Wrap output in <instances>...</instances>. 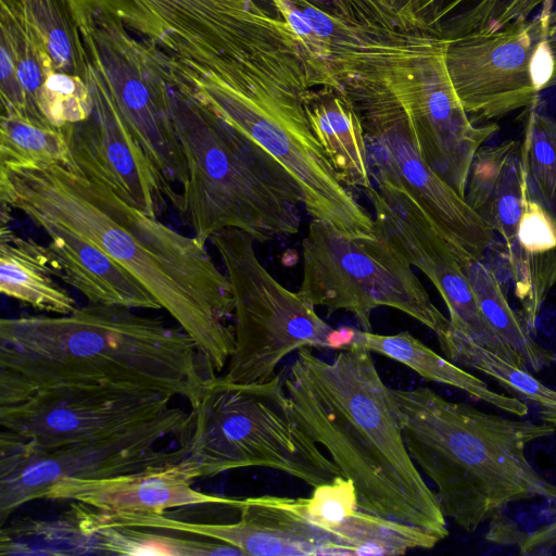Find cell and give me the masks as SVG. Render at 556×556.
<instances>
[{
  "label": "cell",
  "mask_w": 556,
  "mask_h": 556,
  "mask_svg": "<svg viewBox=\"0 0 556 556\" xmlns=\"http://www.w3.org/2000/svg\"><path fill=\"white\" fill-rule=\"evenodd\" d=\"M0 202L98 245L154 296L215 374L227 366L235 346L233 300L206 244L62 165L0 166Z\"/></svg>",
  "instance_id": "6da1fadb"
},
{
  "label": "cell",
  "mask_w": 556,
  "mask_h": 556,
  "mask_svg": "<svg viewBox=\"0 0 556 556\" xmlns=\"http://www.w3.org/2000/svg\"><path fill=\"white\" fill-rule=\"evenodd\" d=\"M216 374L180 328L88 303L67 315L0 320V395L84 387L152 391L194 407Z\"/></svg>",
  "instance_id": "7a4b0ae2"
},
{
  "label": "cell",
  "mask_w": 556,
  "mask_h": 556,
  "mask_svg": "<svg viewBox=\"0 0 556 556\" xmlns=\"http://www.w3.org/2000/svg\"><path fill=\"white\" fill-rule=\"evenodd\" d=\"M368 350L353 345L332 361L296 352L283 379L301 422L355 486L361 509L443 541L446 517L405 445L389 388Z\"/></svg>",
  "instance_id": "3957f363"
},
{
  "label": "cell",
  "mask_w": 556,
  "mask_h": 556,
  "mask_svg": "<svg viewBox=\"0 0 556 556\" xmlns=\"http://www.w3.org/2000/svg\"><path fill=\"white\" fill-rule=\"evenodd\" d=\"M407 451L437 488L444 516L473 532L509 504L556 503V484L530 464L526 448L556 429L450 401L428 387L391 389Z\"/></svg>",
  "instance_id": "277c9868"
},
{
  "label": "cell",
  "mask_w": 556,
  "mask_h": 556,
  "mask_svg": "<svg viewBox=\"0 0 556 556\" xmlns=\"http://www.w3.org/2000/svg\"><path fill=\"white\" fill-rule=\"evenodd\" d=\"M101 14L191 70L252 97L305 88L311 60L281 17L254 0H64Z\"/></svg>",
  "instance_id": "5b68a950"
},
{
  "label": "cell",
  "mask_w": 556,
  "mask_h": 556,
  "mask_svg": "<svg viewBox=\"0 0 556 556\" xmlns=\"http://www.w3.org/2000/svg\"><path fill=\"white\" fill-rule=\"evenodd\" d=\"M173 93L175 130L187 166L178 210L206 244L238 229L265 242L296 235L304 195L295 178L262 146L192 93L179 68Z\"/></svg>",
  "instance_id": "8992f818"
},
{
  "label": "cell",
  "mask_w": 556,
  "mask_h": 556,
  "mask_svg": "<svg viewBox=\"0 0 556 556\" xmlns=\"http://www.w3.org/2000/svg\"><path fill=\"white\" fill-rule=\"evenodd\" d=\"M180 460L190 476L265 467L312 488L342 476L296 415L283 379L236 384L212 379L197 405Z\"/></svg>",
  "instance_id": "52a82bcc"
},
{
  "label": "cell",
  "mask_w": 556,
  "mask_h": 556,
  "mask_svg": "<svg viewBox=\"0 0 556 556\" xmlns=\"http://www.w3.org/2000/svg\"><path fill=\"white\" fill-rule=\"evenodd\" d=\"M230 283L235 346L220 376L236 384L261 383L304 348L342 351L353 346L356 329L333 328L298 292L278 282L258 260L249 233L238 229L211 239Z\"/></svg>",
  "instance_id": "ba28073f"
},
{
  "label": "cell",
  "mask_w": 556,
  "mask_h": 556,
  "mask_svg": "<svg viewBox=\"0 0 556 556\" xmlns=\"http://www.w3.org/2000/svg\"><path fill=\"white\" fill-rule=\"evenodd\" d=\"M303 277L298 293L314 307L345 311L371 331V314L391 307L437 336L450 320L434 305L412 265L376 235L349 236L312 219L302 240Z\"/></svg>",
  "instance_id": "9c48e42d"
},
{
  "label": "cell",
  "mask_w": 556,
  "mask_h": 556,
  "mask_svg": "<svg viewBox=\"0 0 556 556\" xmlns=\"http://www.w3.org/2000/svg\"><path fill=\"white\" fill-rule=\"evenodd\" d=\"M193 96L270 153L295 178L312 219L349 236L374 233L372 215L338 178L302 100L254 99L178 62Z\"/></svg>",
  "instance_id": "30bf717a"
},
{
  "label": "cell",
  "mask_w": 556,
  "mask_h": 556,
  "mask_svg": "<svg viewBox=\"0 0 556 556\" xmlns=\"http://www.w3.org/2000/svg\"><path fill=\"white\" fill-rule=\"evenodd\" d=\"M71 17L85 63L103 83L165 181L182 186L187 166L172 112L178 81L174 59L111 17L84 13Z\"/></svg>",
  "instance_id": "8fae6325"
},
{
  "label": "cell",
  "mask_w": 556,
  "mask_h": 556,
  "mask_svg": "<svg viewBox=\"0 0 556 556\" xmlns=\"http://www.w3.org/2000/svg\"><path fill=\"white\" fill-rule=\"evenodd\" d=\"M192 421L193 412L172 406L128 431L58 447H38L1 430L0 525L23 505L45 498L48 490L63 479L102 478L182 459V445L173 451L157 445L188 434Z\"/></svg>",
  "instance_id": "7c38bea8"
},
{
  "label": "cell",
  "mask_w": 556,
  "mask_h": 556,
  "mask_svg": "<svg viewBox=\"0 0 556 556\" xmlns=\"http://www.w3.org/2000/svg\"><path fill=\"white\" fill-rule=\"evenodd\" d=\"M357 111L377 187L407 194L464 256L482 260L494 239L489 224L420 155L408 121L382 84L344 90Z\"/></svg>",
  "instance_id": "4fadbf2b"
},
{
  "label": "cell",
  "mask_w": 556,
  "mask_h": 556,
  "mask_svg": "<svg viewBox=\"0 0 556 556\" xmlns=\"http://www.w3.org/2000/svg\"><path fill=\"white\" fill-rule=\"evenodd\" d=\"M446 46L442 40L382 84L406 115L425 162L465 198L473 156L500 128L477 124L463 108L447 73Z\"/></svg>",
  "instance_id": "5bb4252c"
},
{
  "label": "cell",
  "mask_w": 556,
  "mask_h": 556,
  "mask_svg": "<svg viewBox=\"0 0 556 556\" xmlns=\"http://www.w3.org/2000/svg\"><path fill=\"white\" fill-rule=\"evenodd\" d=\"M172 399L109 388L25 390L0 406V426L35 446L58 447L134 429L165 413Z\"/></svg>",
  "instance_id": "9a60e30c"
},
{
  "label": "cell",
  "mask_w": 556,
  "mask_h": 556,
  "mask_svg": "<svg viewBox=\"0 0 556 556\" xmlns=\"http://www.w3.org/2000/svg\"><path fill=\"white\" fill-rule=\"evenodd\" d=\"M551 10L489 35L447 41V73L465 111L477 122L532 108L541 93L533 61Z\"/></svg>",
  "instance_id": "2e32d148"
},
{
  "label": "cell",
  "mask_w": 556,
  "mask_h": 556,
  "mask_svg": "<svg viewBox=\"0 0 556 556\" xmlns=\"http://www.w3.org/2000/svg\"><path fill=\"white\" fill-rule=\"evenodd\" d=\"M84 79L92 96L90 117L63 127L75 167L86 177L110 188L127 204L159 217L166 201L176 206L174 191L117 110L108 89L85 63Z\"/></svg>",
  "instance_id": "e0dca14e"
},
{
  "label": "cell",
  "mask_w": 556,
  "mask_h": 556,
  "mask_svg": "<svg viewBox=\"0 0 556 556\" xmlns=\"http://www.w3.org/2000/svg\"><path fill=\"white\" fill-rule=\"evenodd\" d=\"M239 520L230 523L190 522L165 515H147L146 528L211 539L237 547L243 555H348L340 539L311 516L306 497L277 495L241 500Z\"/></svg>",
  "instance_id": "ac0fdd59"
},
{
  "label": "cell",
  "mask_w": 556,
  "mask_h": 556,
  "mask_svg": "<svg viewBox=\"0 0 556 556\" xmlns=\"http://www.w3.org/2000/svg\"><path fill=\"white\" fill-rule=\"evenodd\" d=\"M363 192L374 210V232L430 280L450 317L473 318L479 305L462 267L470 257L460 254L404 192L374 186Z\"/></svg>",
  "instance_id": "d6986e66"
},
{
  "label": "cell",
  "mask_w": 556,
  "mask_h": 556,
  "mask_svg": "<svg viewBox=\"0 0 556 556\" xmlns=\"http://www.w3.org/2000/svg\"><path fill=\"white\" fill-rule=\"evenodd\" d=\"M180 460L102 478L63 479L45 498L78 502L114 514L163 515L170 508L203 504L239 508L241 500L193 489L194 479Z\"/></svg>",
  "instance_id": "ffe728a7"
},
{
  "label": "cell",
  "mask_w": 556,
  "mask_h": 556,
  "mask_svg": "<svg viewBox=\"0 0 556 556\" xmlns=\"http://www.w3.org/2000/svg\"><path fill=\"white\" fill-rule=\"evenodd\" d=\"M49 238L54 271L88 302L132 309H161L154 296L98 245L52 222H33Z\"/></svg>",
  "instance_id": "44dd1931"
},
{
  "label": "cell",
  "mask_w": 556,
  "mask_h": 556,
  "mask_svg": "<svg viewBox=\"0 0 556 556\" xmlns=\"http://www.w3.org/2000/svg\"><path fill=\"white\" fill-rule=\"evenodd\" d=\"M506 258L520 316L533 332L545 299L556 285V218L529 193L526 175L522 212Z\"/></svg>",
  "instance_id": "7402d4cb"
},
{
  "label": "cell",
  "mask_w": 556,
  "mask_h": 556,
  "mask_svg": "<svg viewBox=\"0 0 556 556\" xmlns=\"http://www.w3.org/2000/svg\"><path fill=\"white\" fill-rule=\"evenodd\" d=\"M0 4L1 113L49 125L40 117L37 101L48 74L55 71L52 60L13 1Z\"/></svg>",
  "instance_id": "603a6c76"
},
{
  "label": "cell",
  "mask_w": 556,
  "mask_h": 556,
  "mask_svg": "<svg viewBox=\"0 0 556 556\" xmlns=\"http://www.w3.org/2000/svg\"><path fill=\"white\" fill-rule=\"evenodd\" d=\"M553 0H397L410 27L452 41L525 22Z\"/></svg>",
  "instance_id": "cb8c5ba5"
},
{
  "label": "cell",
  "mask_w": 556,
  "mask_h": 556,
  "mask_svg": "<svg viewBox=\"0 0 556 556\" xmlns=\"http://www.w3.org/2000/svg\"><path fill=\"white\" fill-rule=\"evenodd\" d=\"M309 126L340 181L362 191L374 186L362 119L339 90L318 89L304 103Z\"/></svg>",
  "instance_id": "d4e9b609"
},
{
  "label": "cell",
  "mask_w": 556,
  "mask_h": 556,
  "mask_svg": "<svg viewBox=\"0 0 556 556\" xmlns=\"http://www.w3.org/2000/svg\"><path fill=\"white\" fill-rule=\"evenodd\" d=\"M56 279L47 245L18 236L10 223H0L1 293L39 312L71 314L77 302Z\"/></svg>",
  "instance_id": "484cf974"
},
{
  "label": "cell",
  "mask_w": 556,
  "mask_h": 556,
  "mask_svg": "<svg viewBox=\"0 0 556 556\" xmlns=\"http://www.w3.org/2000/svg\"><path fill=\"white\" fill-rule=\"evenodd\" d=\"M353 345L391 358L427 380L458 389L517 417H525L529 413L525 401L494 391L485 381L441 356L407 331L379 334L356 329Z\"/></svg>",
  "instance_id": "4316f807"
},
{
  "label": "cell",
  "mask_w": 556,
  "mask_h": 556,
  "mask_svg": "<svg viewBox=\"0 0 556 556\" xmlns=\"http://www.w3.org/2000/svg\"><path fill=\"white\" fill-rule=\"evenodd\" d=\"M437 338L447 359L489 376L522 401L531 403L540 419L556 429V390L545 386L531 371L506 362L450 326Z\"/></svg>",
  "instance_id": "83f0119b"
},
{
  "label": "cell",
  "mask_w": 556,
  "mask_h": 556,
  "mask_svg": "<svg viewBox=\"0 0 556 556\" xmlns=\"http://www.w3.org/2000/svg\"><path fill=\"white\" fill-rule=\"evenodd\" d=\"M462 267L484 318L526 369L538 372L555 363L556 355L534 341L520 314L513 309L494 271L475 258L464 261Z\"/></svg>",
  "instance_id": "f1b7e54d"
},
{
  "label": "cell",
  "mask_w": 556,
  "mask_h": 556,
  "mask_svg": "<svg viewBox=\"0 0 556 556\" xmlns=\"http://www.w3.org/2000/svg\"><path fill=\"white\" fill-rule=\"evenodd\" d=\"M79 518V517H78ZM80 525V522H79ZM94 554L210 556L243 555L240 549L218 541L175 536L128 526L85 527Z\"/></svg>",
  "instance_id": "f546056e"
},
{
  "label": "cell",
  "mask_w": 556,
  "mask_h": 556,
  "mask_svg": "<svg viewBox=\"0 0 556 556\" xmlns=\"http://www.w3.org/2000/svg\"><path fill=\"white\" fill-rule=\"evenodd\" d=\"M0 554L81 555L94 554L90 539L79 525L75 502L51 520L7 521L1 526Z\"/></svg>",
  "instance_id": "4dcf8cb0"
},
{
  "label": "cell",
  "mask_w": 556,
  "mask_h": 556,
  "mask_svg": "<svg viewBox=\"0 0 556 556\" xmlns=\"http://www.w3.org/2000/svg\"><path fill=\"white\" fill-rule=\"evenodd\" d=\"M48 165L75 167L63 128L1 113L0 166Z\"/></svg>",
  "instance_id": "1f68e13d"
},
{
  "label": "cell",
  "mask_w": 556,
  "mask_h": 556,
  "mask_svg": "<svg viewBox=\"0 0 556 556\" xmlns=\"http://www.w3.org/2000/svg\"><path fill=\"white\" fill-rule=\"evenodd\" d=\"M50 55L56 72L84 78L85 59L78 30L64 0H12Z\"/></svg>",
  "instance_id": "d6a6232c"
},
{
  "label": "cell",
  "mask_w": 556,
  "mask_h": 556,
  "mask_svg": "<svg viewBox=\"0 0 556 556\" xmlns=\"http://www.w3.org/2000/svg\"><path fill=\"white\" fill-rule=\"evenodd\" d=\"M534 106L526 118L521 162L529 193L556 218V121Z\"/></svg>",
  "instance_id": "836d02e7"
},
{
  "label": "cell",
  "mask_w": 556,
  "mask_h": 556,
  "mask_svg": "<svg viewBox=\"0 0 556 556\" xmlns=\"http://www.w3.org/2000/svg\"><path fill=\"white\" fill-rule=\"evenodd\" d=\"M93 109L86 80L68 73L52 71L40 89L37 110L42 121L63 128L87 121Z\"/></svg>",
  "instance_id": "e575fe53"
},
{
  "label": "cell",
  "mask_w": 556,
  "mask_h": 556,
  "mask_svg": "<svg viewBox=\"0 0 556 556\" xmlns=\"http://www.w3.org/2000/svg\"><path fill=\"white\" fill-rule=\"evenodd\" d=\"M306 506L313 519L321 528L334 533L350 555L340 530L343 522L359 508L353 482L339 476L313 488L311 496L306 497Z\"/></svg>",
  "instance_id": "d590c367"
},
{
  "label": "cell",
  "mask_w": 556,
  "mask_h": 556,
  "mask_svg": "<svg viewBox=\"0 0 556 556\" xmlns=\"http://www.w3.org/2000/svg\"><path fill=\"white\" fill-rule=\"evenodd\" d=\"M546 42L548 50L551 52L556 79V24H552L548 26L546 33Z\"/></svg>",
  "instance_id": "8d00e7d4"
},
{
  "label": "cell",
  "mask_w": 556,
  "mask_h": 556,
  "mask_svg": "<svg viewBox=\"0 0 556 556\" xmlns=\"http://www.w3.org/2000/svg\"><path fill=\"white\" fill-rule=\"evenodd\" d=\"M541 533L548 545L556 546V515L552 521L541 527Z\"/></svg>",
  "instance_id": "74e56055"
},
{
  "label": "cell",
  "mask_w": 556,
  "mask_h": 556,
  "mask_svg": "<svg viewBox=\"0 0 556 556\" xmlns=\"http://www.w3.org/2000/svg\"><path fill=\"white\" fill-rule=\"evenodd\" d=\"M556 24V4L552 8L551 14H549V25Z\"/></svg>",
  "instance_id": "f35d334b"
}]
</instances>
